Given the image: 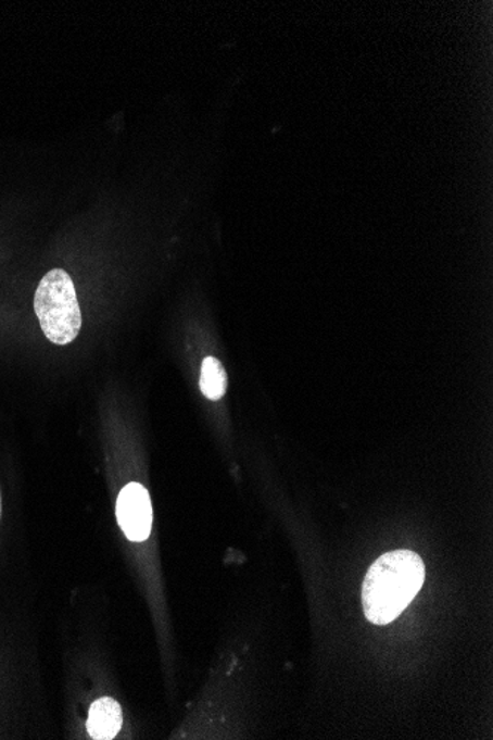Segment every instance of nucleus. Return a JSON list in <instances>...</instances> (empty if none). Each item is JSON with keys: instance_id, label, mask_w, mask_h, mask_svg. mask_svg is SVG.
<instances>
[{"instance_id": "39448f33", "label": "nucleus", "mask_w": 493, "mask_h": 740, "mask_svg": "<svg viewBox=\"0 0 493 740\" xmlns=\"http://www.w3.org/2000/svg\"><path fill=\"white\" fill-rule=\"evenodd\" d=\"M200 388L211 401H219L228 389V374L215 356H207L201 365Z\"/></svg>"}, {"instance_id": "7ed1b4c3", "label": "nucleus", "mask_w": 493, "mask_h": 740, "mask_svg": "<svg viewBox=\"0 0 493 740\" xmlns=\"http://www.w3.org/2000/svg\"><path fill=\"white\" fill-rule=\"evenodd\" d=\"M117 519L130 541L148 540L153 526V507L150 493L141 484L131 482L122 489L117 500Z\"/></svg>"}, {"instance_id": "f257e3e1", "label": "nucleus", "mask_w": 493, "mask_h": 740, "mask_svg": "<svg viewBox=\"0 0 493 740\" xmlns=\"http://www.w3.org/2000/svg\"><path fill=\"white\" fill-rule=\"evenodd\" d=\"M425 578V563L410 550L378 557L363 587L364 612L369 623L388 625L396 619L421 590Z\"/></svg>"}, {"instance_id": "f03ea898", "label": "nucleus", "mask_w": 493, "mask_h": 740, "mask_svg": "<svg viewBox=\"0 0 493 740\" xmlns=\"http://www.w3.org/2000/svg\"><path fill=\"white\" fill-rule=\"evenodd\" d=\"M35 311L43 335L65 347L79 336L81 312L72 277L64 269H52L39 283Z\"/></svg>"}, {"instance_id": "423d86ee", "label": "nucleus", "mask_w": 493, "mask_h": 740, "mask_svg": "<svg viewBox=\"0 0 493 740\" xmlns=\"http://www.w3.org/2000/svg\"><path fill=\"white\" fill-rule=\"evenodd\" d=\"M0 516H2V497H0Z\"/></svg>"}, {"instance_id": "20e7f679", "label": "nucleus", "mask_w": 493, "mask_h": 740, "mask_svg": "<svg viewBox=\"0 0 493 740\" xmlns=\"http://www.w3.org/2000/svg\"><path fill=\"white\" fill-rule=\"evenodd\" d=\"M122 725V708L114 699L101 698L90 706L88 723H86L90 738L101 740L116 738Z\"/></svg>"}]
</instances>
